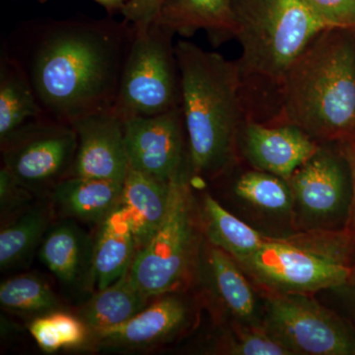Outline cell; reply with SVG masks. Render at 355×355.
Returning <instances> with one entry per match:
<instances>
[{"label":"cell","mask_w":355,"mask_h":355,"mask_svg":"<svg viewBox=\"0 0 355 355\" xmlns=\"http://www.w3.org/2000/svg\"><path fill=\"white\" fill-rule=\"evenodd\" d=\"M191 175L214 180L239 163L237 139L247 119L235 60L188 41L175 44Z\"/></svg>","instance_id":"obj_3"},{"label":"cell","mask_w":355,"mask_h":355,"mask_svg":"<svg viewBox=\"0 0 355 355\" xmlns=\"http://www.w3.org/2000/svg\"><path fill=\"white\" fill-rule=\"evenodd\" d=\"M232 190L240 200L266 211L288 214L294 207L293 193L286 180L254 168L238 174Z\"/></svg>","instance_id":"obj_25"},{"label":"cell","mask_w":355,"mask_h":355,"mask_svg":"<svg viewBox=\"0 0 355 355\" xmlns=\"http://www.w3.org/2000/svg\"><path fill=\"white\" fill-rule=\"evenodd\" d=\"M342 296L343 306L347 312V321L355 331V272L347 284L334 289Z\"/></svg>","instance_id":"obj_34"},{"label":"cell","mask_w":355,"mask_h":355,"mask_svg":"<svg viewBox=\"0 0 355 355\" xmlns=\"http://www.w3.org/2000/svg\"><path fill=\"white\" fill-rule=\"evenodd\" d=\"M222 352L231 355H292L265 327L234 322V329L223 343Z\"/></svg>","instance_id":"obj_27"},{"label":"cell","mask_w":355,"mask_h":355,"mask_svg":"<svg viewBox=\"0 0 355 355\" xmlns=\"http://www.w3.org/2000/svg\"><path fill=\"white\" fill-rule=\"evenodd\" d=\"M319 144L355 139V30L320 33L284 80L279 118Z\"/></svg>","instance_id":"obj_4"},{"label":"cell","mask_w":355,"mask_h":355,"mask_svg":"<svg viewBox=\"0 0 355 355\" xmlns=\"http://www.w3.org/2000/svg\"><path fill=\"white\" fill-rule=\"evenodd\" d=\"M166 0H127L121 14L135 28H146L157 19Z\"/></svg>","instance_id":"obj_31"},{"label":"cell","mask_w":355,"mask_h":355,"mask_svg":"<svg viewBox=\"0 0 355 355\" xmlns=\"http://www.w3.org/2000/svg\"><path fill=\"white\" fill-rule=\"evenodd\" d=\"M78 139L70 176L125 182L130 169L123 121L113 110L71 123ZM69 176V177H70Z\"/></svg>","instance_id":"obj_13"},{"label":"cell","mask_w":355,"mask_h":355,"mask_svg":"<svg viewBox=\"0 0 355 355\" xmlns=\"http://www.w3.org/2000/svg\"><path fill=\"white\" fill-rule=\"evenodd\" d=\"M234 0H166L155 22L175 34L207 32L214 46L235 38Z\"/></svg>","instance_id":"obj_17"},{"label":"cell","mask_w":355,"mask_h":355,"mask_svg":"<svg viewBox=\"0 0 355 355\" xmlns=\"http://www.w3.org/2000/svg\"><path fill=\"white\" fill-rule=\"evenodd\" d=\"M188 315V304L183 299L168 293L125 323L92 334L105 347L139 349L169 340L184 328Z\"/></svg>","instance_id":"obj_14"},{"label":"cell","mask_w":355,"mask_h":355,"mask_svg":"<svg viewBox=\"0 0 355 355\" xmlns=\"http://www.w3.org/2000/svg\"><path fill=\"white\" fill-rule=\"evenodd\" d=\"M302 216L323 222L324 230H343L352 203V174L338 144H322L287 180Z\"/></svg>","instance_id":"obj_10"},{"label":"cell","mask_w":355,"mask_h":355,"mask_svg":"<svg viewBox=\"0 0 355 355\" xmlns=\"http://www.w3.org/2000/svg\"><path fill=\"white\" fill-rule=\"evenodd\" d=\"M108 10L110 14L121 12L127 0H94Z\"/></svg>","instance_id":"obj_35"},{"label":"cell","mask_w":355,"mask_h":355,"mask_svg":"<svg viewBox=\"0 0 355 355\" xmlns=\"http://www.w3.org/2000/svg\"><path fill=\"white\" fill-rule=\"evenodd\" d=\"M308 295L266 293L263 327L292 354L355 355L349 322Z\"/></svg>","instance_id":"obj_9"},{"label":"cell","mask_w":355,"mask_h":355,"mask_svg":"<svg viewBox=\"0 0 355 355\" xmlns=\"http://www.w3.org/2000/svg\"><path fill=\"white\" fill-rule=\"evenodd\" d=\"M34 193L22 186L6 168L0 170V212L3 220L8 216L19 214L29 205Z\"/></svg>","instance_id":"obj_29"},{"label":"cell","mask_w":355,"mask_h":355,"mask_svg":"<svg viewBox=\"0 0 355 355\" xmlns=\"http://www.w3.org/2000/svg\"><path fill=\"white\" fill-rule=\"evenodd\" d=\"M191 170L170 181V198L162 223L137 250L128 275L147 297L175 293L190 279L197 259Z\"/></svg>","instance_id":"obj_6"},{"label":"cell","mask_w":355,"mask_h":355,"mask_svg":"<svg viewBox=\"0 0 355 355\" xmlns=\"http://www.w3.org/2000/svg\"><path fill=\"white\" fill-rule=\"evenodd\" d=\"M38 1L41 2V3H44V2L48 1V0H38Z\"/></svg>","instance_id":"obj_36"},{"label":"cell","mask_w":355,"mask_h":355,"mask_svg":"<svg viewBox=\"0 0 355 355\" xmlns=\"http://www.w3.org/2000/svg\"><path fill=\"white\" fill-rule=\"evenodd\" d=\"M137 252L132 220L120 205L99 224L94 240L90 282L96 291L121 279L130 270Z\"/></svg>","instance_id":"obj_16"},{"label":"cell","mask_w":355,"mask_h":355,"mask_svg":"<svg viewBox=\"0 0 355 355\" xmlns=\"http://www.w3.org/2000/svg\"><path fill=\"white\" fill-rule=\"evenodd\" d=\"M170 182L128 169L120 205L132 220L137 250L153 238L167 212Z\"/></svg>","instance_id":"obj_19"},{"label":"cell","mask_w":355,"mask_h":355,"mask_svg":"<svg viewBox=\"0 0 355 355\" xmlns=\"http://www.w3.org/2000/svg\"><path fill=\"white\" fill-rule=\"evenodd\" d=\"M51 209L48 205H37L23 210L2 226L0 232V268H15L27 261L41 245L51 227Z\"/></svg>","instance_id":"obj_24"},{"label":"cell","mask_w":355,"mask_h":355,"mask_svg":"<svg viewBox=\"0 0 355 355\" xmlns=\"http://www.w3.org/2000/svg\"><path fill=\"white\" fill-rule=\"evenodd\" d=\"M135 33L132 23L112 17L33 19L2 46L24 71L44 118L71 125L114 109Z\"/></svg>","instance_id":"obj_1"},{"label":"cell","mask_w":355,"mask_h":355,"mask_svg":"<svg viewBox=\"0 0 355 355\" xmlns=\"http://www.w3.org/2000/svg\"><path fill=\"white\" fill-rule=\"evenodd\" d=\"M235 260V259H234ZM266 293L311 294L347 284L355 272V235L336 231L323 247L310 240L270 238L235 260Z\"/></svg>","instance_id":"obj_5"},{"label":"cell","mask_w":355,"mask_h":355,"mask_svg":"<svg viewBox=\"0 0 355 355\" xmlns=\"http://www.w3.org/2000/svg\"><path fill=\"white\" fill-rule=\"evenodd\" d=\"M175 33L154 22L135 28L113 111L121 120L164 114L182 106Z\"/></svg>","instance_id":"obj_7"},{"label":"cell","mask_w":355,"mask_h":355,"mask_svg":"<svg viewBox=\"0 0 355 355\" xmlns=\"http://www.w3.org/2000/svg\"><path fill=\"white\" fill-rule=\"evenodd\" d=\"M123 183L94 178H65L51 191L53 207L62 216L100 224L120 205Z\"/></svg>","instance_id":"obj_18"},{"label":"cell","mask_w":355,"mask_h":355,"mask_svg":"<svg viewBox=\"0 0 355 355\" xmlns=\"http://www.w3.org/2000/svg\"><path fill=\"white\" fill-rule=\"evenodd\" d=\"M200 217L209 244L219 248L235 260L258 251L270 238L233 216L209 195L202 198Z\"/></svg>","instance_id":"obj_22"},{"label":"cell","mask_w":355,"mask_h":355,"mask_svg":"<svg viewBox=\"0 0 355 355\" xmlns=\"http://www.w3.org/2000/svg\"><path fill=\"white\" fill-rule=\"evenodd\" d=\"M94 241L76 222L65 220L53 224L46 231L39 248L44 265L60 282L79 286L90 282Z\"/></svg>","instance_id":"obj_15"},{"label":"cell","mask_w":355,"mask_h":355,"mask_svg":"<svg viewBox=\"0 0 355 355\" xmlns=\"http://www.w3.org/2000/svg\"><path fill=\"white\" fill-rule=\"evenodd\" d=\"M148 298L133 284L128 272L107 288L96 291L79 316L94 333L125 323L146 307Z\"/></svg>","instance_id":"obj_23"},{"label":"cell","mask_w":355,"mask_h":355,"mask_svg":"<svg viewBox=\"0 0 355 355\" xmlns=\"http://www.w3.org/2000/svg\"><path fill=\"white\" fill-rule=\"evenodd\" d=\"M235 60L248 120L273 125L284 80L313 40L328 29L304 0H234Z\"/></svg>","instance_id":"obj_2"},{"label":"cell","mask_w":355,"mask_h":355,"mask_svg":"<svg viewBox=\"0 0 355 355\" xmlns=\"http://www.w3.org/2000/svg\"><path fill=\"white\" fill-rule=\"evenodd\" d=\"M123 125L130 169L169 182L190 169L182 106L157 116L127 119Z\"/></svg>","instance_id":"obj_11"},{"label":"cell","mask_w":355,"mask_h":355,"mask_svg":"<svg viewBox=\"0 0 355 355\" xmlns=\"http://www.w3.org/2000/svg\"><path fill=\"white\" fill-rule=\"evenodd\" d=\"M205 272L212 291L235 321L257 323V300L241 266L227 253L209 244L205 252Z\"/></svg>","instance_id":"obj_20"},{"label":"cell","mask_w":355,"mask_h":355,"mask_svg":"<svg viewBox=\"0 0 355 355\" xmlns=\"http://www.w3.org/2000/svg\"><path fill=\"white\" fill-rule=\"evenodd\" d=\"M0 144L2 167L36 195L51 193L70 176L78 139L71 125L42 118L28 121Z\"/></svg>","instance_id":"obj_8"},{"label":"cell","mask_w":355,"mask_h":355,"mask_svg":"<svg viewBox=\"0 0 355 355\" xmlns=\"http://www.w3.org/2000/svg\"><path fill=\"white\" fill-rule=\"evenodd\" d=\"M328 29L355 30V0H304Z\"/></svg>","instance_id":"obj_28"},{"label":"cell","mask_w":355,"mask_h":355,"mask_svg":"<svg viewBox=\"0 0 355 355\" xmlns=\"http://www.w3.org/2000/svg\"><path fill=\"white\" fill-rule=\"evenodd\" d=\"M320 146L304 130L289 123L266 125L246 119L238 133L239 162L244 160L254 169L286 181Z\"/></svg>","instance_id":"obj_12"},{"label":"cell","mask_w":355,"mask_h":355,"mask_svg":"<svg viewBox=\"0 0 355 355\" xmlns=\"http://www.w3.org/2000/svg\"><path fill=\"white\" fill-rule=\"evenodd\" d=\"M29 331L44 352L53 354L64 349L62 338L50 314L36 318L30 323Z\"/></svg>","instance_id":"obj_32"},{"label":"cell","mask_w":355,"mask_h":355,"mask_svg":"<svg viewBox=\"0 0 355 355\" xmlns=\"http://www.w3.org/2000/svg\"><path fill=\"white\" fill-rule=\"evenodd\" d=\"M338 144L349 162L350 174H352V203H350L349 219H347L345 229L355 234V139L338 142Z\"/></svg>","instance_id":"obj_33"},{"label":"cell","mask_w":355,"mask_h":355,"mask_svg":"<svg viewBox=\"0 0 355 355\" xmlns=\"http://www.w3.org/2000/svg\"><path fill=\"white\" fill-rule=\"evenodd\" d=\"M50 315L57 327L64 347H78L85 342L89 329L80 318L58 311H53Z\"/></svg>","instance_id":"obj_30"},{"label":"cell","mask_w":355,"mask_h":355,"mask_svg":"<svg viewBox=\"0 0 355 355\" xmlns=\"http://www.w3.org/2000/svg\"><path fill=\"white\" fill-rule=\"evenodd\" d=\"M0 304L24 313L51 312L60 306L50 286L36 275H23L2 282Z\"/></svg>","instance_id":"obj_26"},{"label":"cell","mask_w":355,"mask_h":355,"mask_svg":"<svg viewBox=\"0 0 355 355\" xmlns=\"http://www.w3.org/2000/svg\"><path fill=\"white\" fill-rule=\"evenodd\" d=\"M44 118L31 84L18 62L0 51V141L28 121Z\"/></svg>","instance_id":"obj_21"}]
</instances>
